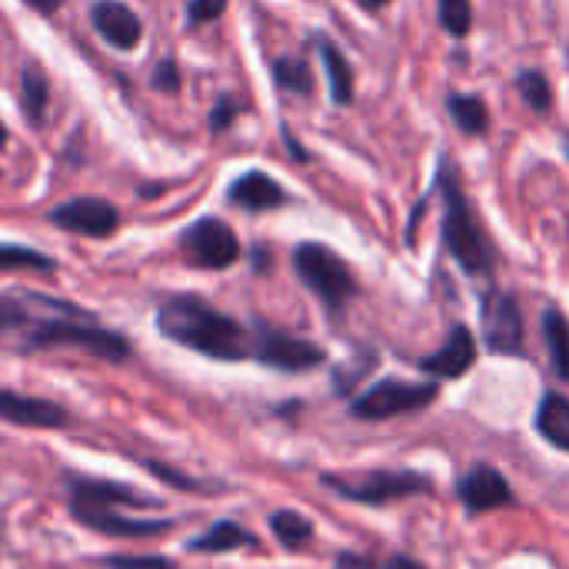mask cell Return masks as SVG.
<instances>
[{
	"label": "cell",
	"mask_w": 569,
	"mask_h": 569,
	"mask_svg": "<svg viewBox=\"0 0 569 569\" xmlns=\"http://www.w3.org/2000/svg\"><path fill=\"white\" fill-rule=\"evenodd\" d=\"M513 83H517L520 97L527 100V107H533L537 113H550L553 110V87H550L543 70H520Z\"/></svg>",
	"instance_id": "484cf974"
},
{
	"label": "cell",
	"mask_w": 569,
	"mask_h": 569,
	"mask_svg": "<svg viewBox=\"0 0 569 569\" xmlns=\"http://www.w3.org/2000/svg\"><path fill=\"white\" fill-rule=\"evenodd\" d=\"M283 137H287V147H290V150L297 153V160H300V163H307V157H310V153H307V150H303V147H300V143H297V140L290 137V130H283Z\"/></svg>",
	"instance_id": "8d00e7d4"
},
{
	"label": "cell",
	"mask_w": 569,
	"mask_h": 569,
	"mask_svg": "<svg viewBox=\"0 0 569 569\" xmlns=\"http://www.w3.org/2000/svg\"><path fill=\"white\" fill-rule=\"evenodd\" d=\"M180 250L200 270H227V267H233L240 260L237 233L217 217H203V220L190 223L180 233Z\"/></svg>",
	"instance_id": "52a82bcc"
},
{
	"label": "cell",
	"mask_w": 569,
	"mask_h": 569,
	"mask_svg": "<svg viewBox=\"0 0 569 569\" xmlns=\"http://www.w3.org/2000/svg\"><path fill=\"white\" fill-rule=\"evenodd\" d=\"M447 110H450L453 123H457L463 133L480 137V133H487V127H490V110H487V103H483L480 97H473V93H450V97H447Z\"/></svg>",
	"instance_id": "603a6c76"
},
{
	"label": "cell",
	"mask_w": 569,
	"mask_h": 569,
	"mask_svg": "<svg viewBox=\"0 0 569 569\" xmlns=\"http://www.w3.org/2000/svg\"><path fill=\"white\" fill-rule=\"evenodd\" d=\"M360 3H363L367 10H380V7H387L390 0H360Z\"/></svg>",
	"instance_id": "74e56055"
},
{
	"label": "cell",
	"mask_w": 569,
	"mask_h": 569,
	"mask_svg": "<svg viewBox=\"0 0 569 569\" xmlns=\"http://www.w3.org/2000/svg\"><path fill=\"white\" fill-rule=\"evenodd\" d=\"M223 10H227V0H190L187 3V23L190 27L210 23V20L223 17Z\"/></svg>",
	"instance_id": "f546056e"
},
{
	"label": "cell",
	"mask_w": 569,
	"mask_h": 569,
	"mask_svg": "<svg viewBox=\"0 0 569 569\" xmlns=\"http://www.w3.org/2000/svg\"><path fill=\"white\" fill-rule=\"evenodd\" d=\"M480 320H483V343L490 353H500V357H520L527 347V333H523V313H520V303L517 297L503 293V290H490L483 297V310H480Z\"/></svg>",
	"instance_id": "ba28073f"
},
{
	"label": "cell",
	"mask_w": 569,
	"mask_h": 569,
	"mask_svg": "<svg viewBox=\"0 0 569 569\" xmlns=\"http://www.w3.org/2000/svg\"><path fill=\"white\" fill-rule=\"evenodd\" d=\"M157 327L167 340L197 350L210 360L233 363L253 357V333L193 293L167 297L157 310Z\"/></svg>",
	"instance_id": "6da1fadb"
},
{
	"label": "cell",
	"mask_w": 569,
	"mask_h": 569,
	"mask_svg": "<svg viewBox=\"0 0 569 569\" xmlns=\"http://www.w3.org/2000/svg\"><path fill=\"white\" fill-rule=\"evenodd\" d=\"M440 3V23L450 37H467L473 27V3L470 0H437Z\"/></svg>",
	"instance_id": "83f0119b"
},
{
	"label": "cell",
	"mask_w": 569,
	"mask_h": 569,
	"mask_svg": "<svg viewBox=\"0 0 569 569\" xmlns=\"http://www.w3.org/2000/svg\"><path fill=\"white\" fill-rule=\"evenodd\" d=\"M110 569H173L167 557H107Z\"/></svg>",
	"instance_id": "d6a6232c"
},
{
	"label": "cell",
	"mask_w": 569,
	"mask_h": 569,
	"mask_svg": "<svg viewBox=\"0 0 569 569\" xmlns=\"http://www.w3.org/2000/svg\"><path fill=\"white\" fill-rule=\"evenodd\" d=\"M543 340H547V350H550L557 377L563 383H569V320L557 307H550L543 313Z\"/></svg>",
	"instance_id": "7402d4cb"
},
{
	"label": "cell",
	"mask_w": 569,
	"mask_h": 569,
	"mask_svg": "<svg viewBox=\"0 0 569 569\" xmlns=\"http://www.w3.org/2000/svg\"><path fill=\"white\" fill-rule=\"evenodd\" d=\"M50 223L60 227V230L80 233V237L103 240L120 227V210L110 200H100V197H77V200H67V203L53 207Z\"/></svg>",
	"instance_id": "8fae6325"
},
{
	"label": "cell",
	"mask_w": 569,
	"mask_h": 569,
	"mask_svg": "<svg viewBox=\"0 0 569 569\" xmlns=\"http://www.w3.org/2000/svg\"><path fill=\"white\" fill-rule=\"evenodd\" d=\"M23 3H30V7L40 10V13H57L63 0H23Z\"/></svg>",
	"instance_id": "d590c367"
},
{
	"label": "cell",
	"mask_w": 569,
	"mask_h": 569,
	"mask_svg": "<svg viewBox=\"0 0 569 569\" xmlns=\"http://www.w3.org/2000/svg\"><path fill=\"white\" fill-rule=\"evenodd\" d=\"M273 80L287 93H313V70L303 57H280L273 63Z\"/></svg>",
	"instance_id": "d4e9b609"
},
{
	"label": "cell",
	"mask_w": 569,
	"mask_h": 569,
	"mask_svg": "<svg viewBox=\"0 0 569 569\" xmlns=\"http://www.w3.org/2000/svg\"><path fill=\"white\" fill-rule=\"evenodd\" d=\"M0 420L13 427H27V430H63L70 423V413L50 400L0 387Z\"/></svg>",
	"instance_id": "7c38bea8"
},
{
	"label": "cell",
	"mask_w": 569,
	"mask_h": 569,
	"mask_svg": "<svg viewBox=\"0 0 569 569\" xmlns=\"http://www.w3.org/2000/svg\"><path fill=\"white\" fill-rule=\"evenodd\" d=\"M340 563L350 569H427L423 563H417V560H410V557H393V560H387V563H367V560H353V557H340Z\"/></svg>",
	"instance_id": "836d02e7"
},
{
	"label": "cell",
	"mask_w": 569,
	"mask_h": 569,
	"mask_svg": "<svg viewBox=\"0 0 569 569\" xmlns=\"http://www.w3.org/2000/svg\"><path fill=\"white\" fill-rule=\"evenodd\" d=\"M270 530H273V537H277L287 550H303V547L313 540V523H310L307 517L293 513V510H277V513L270 517Z\"/></svg>",
	"instance_id": "cb8c5ba5"
},
{
	"label": "cell",
	"mask_w": 569,
	"mask_h": 569,
	"mask_svg": "<svg viewBox=\"0 0 569 569\" xmlns=\"http://www.w3.org/2000/svg\"><path fill=\"white\" fill-rule=\"evenodd\" d=\"M437 383H407V380H383L353 400V417L360 420H393L403 413H420L437 400Z\"/></svg>",
	"instance_id": "8992f818"
},
{
	"label": "cell",
	"mask_w": 569,
	"mask_h": 569,
	"mask_svg": "<svg viewBox=\"0 0 569 569\" xmlns=\"http://www.w3.org/2000/svg\"><path fill=\"white\" fill-rule=\"evenodd\" d=\"M323 487H330L343 500L370 503V507L397 503V500H407V497L430 493V480L427 477L400 473V470H370V473H360V477H337V473H330V477H323Z\"/></svg>",
	"instance_id": "5b68a950"
},
{
	"label": "cell",
	"mask_w": 569,
	"mask_h": 569,
	"mask_svg": "<svg viewBox=\"0 0 569 569\" xmlns=\"http://www.w3.org/2000/svg\"><path fill=\"white\" fill-rule=\"evenodd\" d=\"M0 270H33V273H53L57 263L30 247H13V243H0Z\"/></svg>",
	"instance_id": "4316f807"
},
{
	"label": "cell",
	"mask_w": 569,
	"mask_h": 569,
	"mask_svg": "<svg viewBox=\"0 0 569 569\" xmlns=\"http://www.w3.org/2000/svg\"><path fill=\"white\" fill-rule=\"evenodd\" d=\"M460 500L470 513H487V510H500L513 503V490L507 483V477L487 463L473 467L463 480H460Z\"/></svg>",
	"instance_id": "4fadbf2b"
},
{
	"label": "cell",
	"mask_w": 569,
	"mask_h": 569,
	"mask_svg": "<svg viewBox=\"0 0 569 569\" xmlns=\"http://www.w3.org/2000/svg\"><path fill=\"white\" fill-rule=\"evenodd\" d=\"M70 513L87 530L103 533V537H120V540H147V537H160L173 530V520H133V517H123L120 507L90 503V500H70Z\"/></svg>",
	"instance_id": "30bf717a"
},
{
	"label": "cell",
	"mask_w": 569,
	"mask_h": 569,
	"mask_svg": "<svg viewBox=\"0 0 569 569\" xmlns=\"http://www.w3.org/2000/svg\"><path fill=\"white\" fill-rule=\"evenodd\" d=\"M147 470L153 473V477H160V480H167L170 487H183V490H203L197 480H190V477H183V473H173L167 463H147Z\"/></svg>",
	"instance_id": "e575fe53"
},
{
	"label": "cell",
	"mask_w": 569,
	"mask_h": 569,
	"mask_svg": "<svg viewBox=\"0 0 569 569\" xmlns=\"http://www.w3.org/2000/svg\"><path fill=\"white\" fill-rule=\"evenodd\" d=\"M293 267H297V277L307 283V290L333 317H340L347 303L357 297V277L350 273L347 260L323 243H300L293 250Z\"/></svg>",
	"instance_id": "277c9868"
},
{
	"label": "cell",
	"mask_w": 569,
	"mask_h": 569,
	"mask_svg": "<svg viewBox=\"0 0 569 569\" xmlns=\"http://www.w3.org/2000/svg\"><path fill=\"white\" fill-rule=\"evenodd\" d=\"M47 103H50V80L37 63H27L23 73H20V107H23L30 127L43 123Z\"/></svg>",
	"instance_id": "ffe728a7"
},
{
	"label": "cell",
	"mask_w": 569,
	"mask_h": 569,
	"mask_svg": "<svg viewBox=\"0 0 569 569\" xmlns=\"http://www.w3.org/2000/svg\"><path fill=\"white\" fill-rule=\"evenodd\" d=\"M317 47H320V60L327 67V77H330V97H333V103L347 107L353 100V67L333 40L317 37Z\"/></svg>",
	"instance_id": "ac0fdd59"
},
{
	"label": "cell",
	"mask_w": 569,
	"mask_h": 569,
	"mask_svg": "<svg viewBox=\"0 0 569 569\" xmlns=\"http://www.w3.org/2000/svg\"><path fill=\"white\" fill-rule=\"evenodd\" d=\"M67 487H70V500H90V503H107V507H120V510H150V507H157V500L140 497V490L123 487V483H110V480L67 477Z\"/></svg>",
	"instance_id": "2e32d148"
},
{
	"label": "cell",
	"mask_w": 569,
	"mask_h": 569,
	"mask_svg": "<svg viewBox=\"0 0 569 569\" xmlns=\"http://www.w3.org/2000/svg\"><path fill=\"white\" fill-rule=\"evenodd\" d=\"M153 87L160 90V93H177L180 90V67H177V60H160L157 63V70H153Z\"/></svg>",
	"instance_id": "1f68e13d"
},
{
	"label": "cell",
	"mask_w": 569,
	"mask_h": 569,
	"mask_svg": "<svg viewBox=\"0 0 569 569\" xmlns=\"http://www.w3.org/2000/svg\"><path fill=\"white\" fill-rule=\"evenodd\" d=\"M240 547H257V537L230 520H220L217 527H210L203 537H197L190 543L193 553H230V550H240Z\"/></svg>",
	"instance_id": "44dd1931"
},
{
	"label": "cell",
	"mask_w": 569,
	"mask_h": 569,
	"mask_svg": "<svg viewBox=\"0 0 569 569\" xmlns=\"http://www.w3.org/2000/svg\"><path fill=\"white\" fill-rule=\"evenodd\" d=\"M437 187L443 193V243L450 250V257L470 273V277H483L493 270V243L473 210V203L463 193V180L453 167L450 157L440 160L437 170Z\"/></svg>",
	"instance_id": "7a4b0ae2"
},
{
	"label": "cell",
	"mask_w": 569,
	"mask_h": 569,
	"mask_svg": "<svg viewBox=\"0 0 569 569\" xmlns=\"http://www.w3.org/2000/svg\"><path fill=\"white\" fill-rule=\"evenodd\" d=\"M537 430L543 440H550L557 450L569 453V400L560 393H547L537 410Z\"/></svg>",
	"instance_id": "d6986e66"
},
{
	"label": "cell",
	"mask_w": 569,
	"mask_h": 569,
	"mask_svg": "<svg viewBox=\"0 0 569 569\" xmlns=\"http://www.w3.org/2000/svg\"><path fill=\"white\" fill-rule=\"evenodd\" d=\"M53 347H73L107 363H120L130 357V343L113 330L93 327L87 313L33 320V327L23 333V350H53Z\"/></svg>",
	"instance_id": "3957f363"
},
{
	"label": "cell",
	"mask_w": 569,
	"mask_h": 569,
	"mask_svg": "<svg viewBox=\"0 0 569 569\" xmlns=\"http://www.w3.org/2000/svg\"><path fill=\"white\" fill-rule=\"evenodd\" d=\"M230 203H237V207H243L250 213H263V210L283 207L287 193L273 177H267L260 170H250V173H243V177H237L230 183Z\"/></svg>",
	"instance_id": "e0dca14e"
},
{
	"label": "cell",
	"mask_w": 569,
	"mask_h": 569,
	"mask_svg": "<svg viewBox=\"0 0 569 569\" xmlns=\"http://www.w3.org/2000/svg\"><path fill=\"white\" fill-rule=\"evenodd\" d=\"M33 327V317L17 303V300H7V297H0V340L7 337V333H23V330H30Z\"/></svg>",
	"instance_id": "f1b7e54d"
},
{
	"label": "cell",
	"mask_w": 569,
	"mask_h": 569,
	"mask_svg": "<svg viewBox=\"0 0 569 569\" xmlns=\"http://www.w3.org/2000/svg\"><path fill=\"white\" fill-rule=\"evenodd\" d=\"M473 363H477V340H473V333L460 323V327L450 330L447 343H443L437 353H430V357L420 360V370L430 373V377H437V380H457V377L470 373Z\"/></svg>",
	"instance_id": "5bb4252c"
},
{
	"label": "cell",
	"mask_w": 569,
	"mask_h": 569,
	"mask_svg": "<svg viewBox=\"0 0 569 569\" xmlns=\"http://www.w3.org/2000/svg\"><path fill=\"white\" fill-rule=\"evenodd\" d=\"M90 17H93L97 33L110 47H117V50H133L140 43V37H143L140 17L127 3H120V0H100V3H93V13Z\"/></svg>",
	"instance_id": "9a60e30c"
},
{
	"label": "cell",
	"mask_w": 569,
	"mask_h": 569,
	"mask_svg": "<svg viewBox=\"0 0 569 569\" xmlns=\"http://www.w3.org/2000/svg\"><path fill=\"white\" fill-rule=\"evenodd\" d=\"M253 357L263 367H273V370H283V373H303V370H313V367H320L327 360V353L317 343L290 337L283 330H270L263 323L253 333Z\"/></svg>",
	"instance_id": "9c48e42d"
},
{
	"label": "cell",
	"mask_w": 569,
	"mask_h": 569,
	"mask_svg": "<svg viewBox=\"0 0 569 569\" xmlns=\"http://www.w3.org/2000/svg\"><path fill=\"white\" fill-rule=\"evenodd\" d=\"M0 147H7V127L0 123Z\"/></svg>",
	"instance_id": "f35d334b"
},
{
	"label": "cell",
	"mask_w": 569,
	"mask_h": 569,
	"mask_svg": "<svg viewBox=\"0 0 569 569\" xmlns=\"http://www.w3.org/2000/svg\"><path fill=\"white\" fill-rule=\"evenodd\" d=\"M237 113H240L237 100H233V97H220V100H217V107L210 110V130H213V133L230 130V127H233V120H237Z\"/></svg>",
	"instance_id": "4dcf8cb0"
}]
</instances>
